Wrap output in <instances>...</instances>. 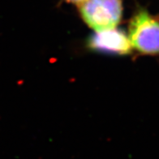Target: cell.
Instances as JSON below:
<instances>
[{"instance_id":"277c9868","label":"cell","mask_w":159,"mask_h":159,"mask_svg":"<svg viewBox=\"0 0 159 159\" xmlns=\"http://www.w3.org/2000/svg\"><path fill=\"white\" fill-rule=\"evenodd\" d=\"M68 2H71V3H74V4L80 5L83 2H84L85 0H65Z\"/></svg>"},{"instance_id":"3957f363","label":"cell","mask_w":159,"mask_h":159,"mask_svg":"<svg viewBox=\"0 0 159 159\" xmlns=\"http://www.w3.org/2000/svg\"><path fill=\"white\" fill-rule=\"evenodd\" d=\"M89 46L99 51L119 55L129 54L132 49L128 36L116 28L95 32L89 40Z\"/></svg>"},{"instance_id":"7a4b0ae2","label":"cell","mask_w":159,"mask_h":159,"mask_svg":"<svg viewBox=\"0 0 159 159\" xmlns=\"http://www.w3.org/2000/svg\"><path fill=\"white\" fill-rule=\"evenodd\" d=\"M79 6L83 20L95 32L115 29L122 18V0H85Z\"/></svg>"},{"instance_id":"6da1fadb","label":"cell","mask_w":159,"mask_h":159,"mask_svg":"<svg viewBox=\"0 0 159 159\" xmlns=\"http://www.w3.org/2000/svg\"><path fill=\"white\" fill-rule=\"evenodd\" d=\"M128 37L132 48L140 54L159 55L158 17L139 10L130 21Z\"/></svg>"}]
</instances>
